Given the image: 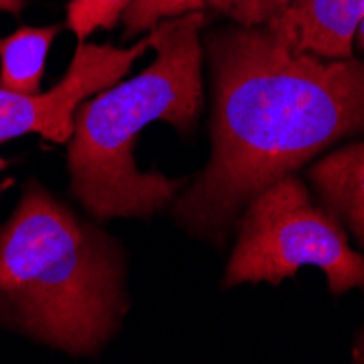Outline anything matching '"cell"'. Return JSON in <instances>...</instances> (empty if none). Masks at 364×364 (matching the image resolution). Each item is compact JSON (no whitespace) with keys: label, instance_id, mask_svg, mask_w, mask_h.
I'll list each match as a JSON object with an SVG mask.
<instances>
[{"label":"cell","instance_id":"5b68a950","mask_svg":"<svg viewBox=\"0 0 364 364\" xmlns=\"http://www.w3.org/2000/svg\"><path fill=\"white\" fill-rule=\"evenodd\" d=\"M151 46L153 33L129 48L81 42L68 73L50 92L18 94L0 87V142L26 134L68 142L75 131L77 109L85 98L118 83Z\"/></svg>","mask_w":364,"mask_h":364},{"label":"cell","instance_id":"52a82bcc","mask_svg":"<svg viewBox=\"0 0 364 364\" xmlns=\"http://www.w3.org/2000/svg\"><path fill=\"white\" fill-rule=\"evenodd\" d=\"M310 181L323 208L364 249V140L318 159L310 168Z\"/></svg>","mask_w":364,"mask_h":364},{"label":"cell","instance_id":"9c48e42d","mask_svg":"<svg viewBox=\"0 0 364 364\" xmlns=\"http://www.w3.org/2000/svg\"><path fill=\"white\" fill-rule=\"evenodd\" d=\"M203 7L205 0H131L122 11V22L127 36H138L142 31H153L164 20L201 11Z\"/></svg>","mask_w":364,"mask_h":364},{"label":"cell","instance_id":"277c9868","mask_svg":"<svg viewBox=\"0 0 364 364\" xmlns=\"http://www.w3.org/2000/svg\"><path fill=\"white\" fill-rule=\"evenodd\" d=\"M304 267L321 269L332 294L364 286V255L349 245L341 223L314 203L310 190L286 175L247 205L223 286H277Z\"/></svg>","mask_w":364,"mask_h":364},{"label":"cell","instance_id":"7a4b0ae2","mask_svg":"<svg viewBox=\"0 0 364 364\" xmlns=\"http://www.w3.org/2000/svg\"><path fill=\"white\" fill-rule=\"evenodd\" d=\"M124 310L116 247L31 181L0 227V325L85 355L107 343Z\"/></svg>","mask_w":364,"mask_h":364},{"label":"cell","instance_id":"3957f363","mask_svg":"<svg viewBox=\"0 0 364 364\" xmlns=\"http://www.w3.org/2000/svg\"><path fill=\"white\" fill-rule=\"evenodd\" d=\"M203 11L159 22L153 33L155 61L138 77L105 87L81 103L68 153L73 190L98 218L149 216L166 205L181 181L140 173L134 149L140 131L166 120L190 131L203 98Z\"/></svg>","mask_w":364,"mask_h":364},{"label":"cell","instance_id":"4fadbf2b","mask_svg":"<svg viewBox=\"0 0 364 364\" xmlns=\"http://www.w3.org/2000/svg\"><path fill=\"white\" fill-rule=\"evenodd\" d=\"M24 0H0V11H7L11 16H20L24 9Z\"/></svg>","mask_w":364,"mask_h":364},{"label":"cell","instance_id":"30bf717a","mask_svg":"<svg viewBox=\"0 0 364 364\" xmlns=\"http://www.w3.org/2000/svg\"><path fill=\"white\" fill-rule=\"evenodd\" d=\"M131 0H70L68 26L75 36L85 42L96 28H112Z\"/></svg>","mask_w":364,"mask_h":364},{"label":"cell","instance_id":"9a60e30c","mask_svg":"<svg viewBox=\"0 0 364 364\" xmlns=\"http://www.w3.org/2000/svg\"><path fill=\"white\" fill-rule=\"evenodd\" d=\"M5 166H7V161H5V159H0V171H3Z\"/></svg>","mask_w":364,"mask_h":364},{"label":"cell","instance_id":"5bb4252c","mask_svg":"<svg viewBox=\"0 0 364 364\" xmlns=\"http://www.w3.org/2000/svg\"><path fill=\"white\" fill-rule=\"evenodd\" d=\"M355 38H358V42H360V46H362V50H364V7H362V16H360V24H358Z\"/></svg>","mask_w":364,"mask_h":364},{"label":"cell","instance_id":"6da1fadb","mask_svg":"<svg viewBox=\"0 0 364 364\" xmlns=\"http://www.w3.org/2000/svg\"><path fill=\"white\" fill-rule=\"evenodd\" d=\"M212 157L179 196L175 216L220 236L286 175L334 142L364 134V61L294 50L269 28L238 26L210 40Z\"/></svg>","mask_w":364,"mask_h":364},{"label":"cell","instance_id":"8992f818","mask_svg":"<svg viewBox=\"0 0 364 364\" xmlns=\"http://www.w3.org/2000/svg\"><path fill=\"white\" fill-rule=\"evenodd\" d=\"M364 0H290L273 31L294 50L318 57H351Z\"/></svg>","mask_w":364,"mask_h":364},{"label":"cell","instance_id":"8fae6325","mask_svg":"<svg viewBox=\"0 0 364 364\" xmlns=\"http://www.w3.org/2000/svg\"><path fill=\"white\" fill-rule=\"evenodd\" d=\"M205 5L240 26L271 28L288 11L290 0H205Z\"/></svg>","mask_w":364,"mask_h":364},{"label":"cell","instance_id":"ba28073f","mask_svg":"<svg viewBox=\"0 0 364 364\" xmlns=\"http://www.w3.org/2000/svg\"><path fill=\"white\" fill-rule=\"evenodd\" d=\"M61 24L22 26L0 40V87L18 94H38L48 50Z\"/></svg>","mask_w":364,"mask_h":364},{"label":"cell","instance_id":"7c38bea8","mask_svg":"<svg viewBox=\"0 0 364 364\" xmlns=\"http://www.w3.org/2000/svg\"><path fill=\"white\" fill-rule=\"evenodd\" d=\"M351 358H353V362H364V321H362V327L358 329V336H355V343L351 349Z\"/></svg>","mask_w":364,"mask_h":364}]
</instances>
